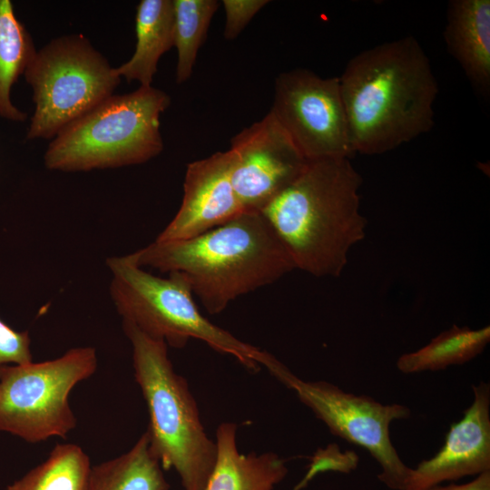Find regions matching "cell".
I'll use <instances>...</instances> for the list:
<instances>
[{
    "label": "cell",
    "instance_id": "6da1fadb",
    "mask_svg": "<svg viewBox=\"0 0 490 490\" xmlns=\"http://www.w3.org/2000/svg\"><path fill=\"white\" fill-rule=\"evenodd\" d=\"M338 79L355 154H382L432 129L438 83L414 36L357 54Z\"/></svg>",
    "mask_w": 490,
    "mask_h": 490
},
{
    "label": "cell",
    "instance_id": "7a4b0ae2",
    "mask_svg": "<svg viewBox=\"0 0 490 490\" xmlns=\"http://www.w3.org/2000/svg\"><path fill=\"white\" fill-rule=\"evenodd\" d=\"M130 254L142 268L180 274L210 314L295 270L282 242L257 211H243L189 239L154 240Z\"/></svg>",
    "mask_w": 490,
    "mask_h": 490
},
{
    "label": "cell",
    "instance_id": "3957f363",
    "mask_svg": "<svg viewBox=\"0 0 490 490\" xmlns=\"http://www.w3.org/2000/svg\"><path fill=\"white\" fill-rule=\"evenodd\" d=\"M361 184L362 177L348 158L309 162L260 211L295 269L315 277L342 274L349 251L366 236Z\"/></svg>",
    "mask_w": 490,
    "mask_h": 490
},
{
    "label": "cell",
    "instance_id": "277c9868",
    "mask_svg": "<svg viewBox=\"0 0 490 490\" xmlns=\"http://www.w3.org/2000/svg\"><path fill=\"white\" fill-rule=\"evenodd\" d=\"M132 351L134 378L149 414L150 448L162 468H173L184 490H204L213 470L216 442L204 430L187 380L176 373L168 345L122 321Z\"/></svg>",
    "mask_w": 490,
    "mask_h": 490
},
{
    "label": "cell",
    "instance_id": "5b68a950",
    "mask_svg": "<svg viewBox=\"0 0 490 490\" xmlns=\"http://www.w3.org/2000/svg\"><path fill=\"white\" fill-rule=\"evenodd\" d=\"M170 96L152 86L112 95L70 122L49 143V170L87 172L144 163L163 150L161 114Z\"/></svg>",
    "mask_w": 490,
    "mask_h": 490
},
{
    "label": "cell",
    "instance_id": "8992f818",
    "mask_svg": "<svg viewBox=\"0 0 490 490\" xmlns=\"http://www.w3.org/2000/svg\"><path fill=\"white\" fill-rule=\"evenodd\" d=\"M110 296L122 321L146 335L181 348L194 338L233 357L252 372L270 353L248 344L211 322L199 310L192 291L178 273L162 278L139 266L131 254L107 258Z\"/></svg>",
    "mask_w": 490,
    "mask_h": 490
},
{
    "label": "cell",
    "instance_id": "52a82bcc",
    "mask_svg": "<svg viewBox=\"0 0 490 490\" xmlns=\"http://www.w3.org/2000/svg\"><path fill=\"white\" fill-rule=\"evenodd\" d=\"M35 110L27 139H52L113 95L121 82L116 68L83 34L51 40L24 73Z\"/></svg>",
    "mask_w": 490,
    "mask_h": 490
},
{
    "label": "cell",
    "instance_id": "ba28073f",
    "mask_svg": "<svg viewBox=\"0 0 490 490\" xmlns=\"http://www.w3.org/2000/svg\"><path fill=\"white\" fill-rule=\"evenodd\" d=\"M97 366L94 348L77 347L54 359L0 367V431L28 443L66 437L77 423L69 395Z\"/></svg>",
    "mask_w": 490,
    "mask_h": 490
},
{
    "label": "cell",
    "instance_id": "9c48e42d",
    "mask_svg": "<svg viewBox=\"0 0 490 490\" xmlns=\"http://www.w3.org/2000/svg\"><path fill=\"white\" fill-rule=\"evenodd\" d=\"M336 436L366 449L380 465L378 479L393 490H405L411 468L400 458L390 438V425L408 418L401 404H381L365 395L346 392L327 381H306L272 356L264 366Z\"/></svg>",
    "mask_w": 490,
    "mask_h": 490
},
{
    "label": "cell",
    "instance_id": "30bf717a",
    "mask_svg": "<svg viewBox=\"0 0 490 490\" xmlns=\"http://www.w3.org/2000/svg\"><path fill=\"white\" fill-rule=\"evenodd\" d=\"M270 111L307 161L355 154L338 76L323 78L305 68L283 72Z\"/></svg>",
    "mask_w": 490,
    "mask_h": 490
},
{
    "label": "cell",
    "instance_id": "8fae6325",
    "mask_svg": "<svg viewBox=\"0 0 490 490\" xmlns=\"http://www.w3.org/2000/svg\"><path fill=\"white\" fill-rule=\"evenodd\" d=\"M229 151L231 183L243 211L260 212L309 162L270 111L234 135Z\"/></svg>",
    "mask_w": 490,
    "mask_h": 490
},
{
    "label": "cell",
    "instance_id": "7c38bea8",
    "mask_svg": "<svg viewBox=\"0 0 490 490\" xmlns=\"http://www.w3.org/2000/svg\"><path fill=\"white\" fill-rule=\"evenodd\" d=\"M472 388V404L451 425L439 451L411 468L405 490H426L490 471V386L480 382Z\"/></svg>",
    "mask_w": 490,
    "mask_h": 490
},
{
    "label": "cell",
    "instance_id": "4fadbf2b",
    "mask_svg": "<svg viewBox=\"0 0 490 490\" xmlns=\"http://www.w3.org/2000/svg\"><path fill=\"white\" fill-rule=\"evenodd\" d=\"M229 150L187 165L181 204L157 241L195 237L235 218L243 210L231 183Z\"/></svg>",
    "mask_w": 490,
    "mask_h": 490
},
{
    "label": "cell",
    "instance_id": "5bb4252c",
    "mask_svg": "<svg viewBox=\"0 0 490 490\" xmlns=\"http://www.w3.org/2000/svg\"><path fill=\"white\" fill-rule=\"evenodd\" d=\"M444 39L475 91L490 93V0H451Z\"/></svg>",
    "mask_w": 490,
    "mask_h": 490
},
{
    "label": "cell",
    "instance_id": "9a60e30c",
    "mask_svg": "<svg viewBox=\"0 0 490 490\" xmlns=\"http://www.w3.org/2000/svg\"><path fill=\"white\" fill-rule=\"evenodd\" d=\"M236 433L234 423L218 426L217 457L204 490H273L288 473L285 459L272 452L240 454Z\"/></svg>",
    "mask_w": 490,
    "mask_h": 490
},
{
    "label": "cell",
    "instance_id": "2e32d148",
    "mask_svg": "<svg viewBox=\"0 0 490 490\" xmlns=\"http://www.w3.org/2000/svg\"><path fill=\"white\" fill-rule=\"evenodd\" d=\"M173 23L172 0H142L136 11L135 51L116 67L118 74L140 86H152L161 56L174 47Z\"/></svg>",
    "mask_w": 490,
    "mask_h": 490
},
{
    "label": "cell",
    "instance_id": "e0dca14e",
    "mask_svg": "<svg viewBox=\"0 0 490 490\" xmlns=\"http://www.w3.org/2000/svg\"><path fill=\"white\" fill-rule=\"evenodd\" d=\"M489 341V326L473 329L453 325L424 347L401 355L397 368L404 374L443 370L474 359L485 349Z\"/></svg>",
    "mask_w": 490,
    "mask_h": 490
},
{
    "label": "cell",
    "instance_id": "ac0fdd59",
    "mask_svg": "<svg viewBox=\"0 0 490 490\" xmlns=\"http://www.w3.org/2000/svg\"><path fill=\"white\" fill-rule=\"evenodd\" d=\"M146 431L126 453L93 466L89 490H169Z\"/></svg>",
    "mask_w": 490,
    "mask_h": 490
},
{
    "label": "cell",
    "instance_id": "d6986e66",
    "mask_svg": "<svg viewBox=\"0 0 490 490\" xmlns=\"http://www.w3.org/2000/svg\"><path fill=\"white\" fill-rule=\"evenodd\" d=\"M36 52L30 34L15 15L12 2L0 0V116L26 120V113L11 103L10 92Z\"/></svg>",
    "mask_w": 490,
    "mask_h": 490
},
{
    "label": "cell",
    "instance_id": "ffe728a7",
    "mask_svg": "<svg viewBox=\"0 0 490 490\" xmlns=\"http://www.w3.org/2000/svg\"><path fill=\"white\" fill-rule=\"evenodd\" d=\"M92 465L73 443L56 445L45 461L7 486V490H89Z\"/></svg>",
    "mask_w": 490,
    "mask_h": 490
},
{
    "label": "cell",
    "instance_id": "44dd1931",
    "mask_svg": "<svg viewBox=\"0 0 490 490\" xmlns=\"http://www.w3.org/2000/svg\"><path fill=\"white\" fill-rule=\"evenodd\" d=\"M174 47L177 50L176 83L188 81L199 49L220 3L216 0H172Z\"/></svg>",
    "mask_w": 490,
    "mask_h": 490
},
{
    "label": "cell",
    "instance_id": "7402d4cb",
    "mask_svg": "<svg viewBox=\"0 0 490 490\" xmlns=\"http://www.w3.org/2000/svg\"><path fill=\"white\" fill-rule=\"evenodd\" d=\"M358 456L354 451H341L337 444H329L325 448H318L310 458L309 470L297 485L305 486L315 475L325 472L348 474L355 470Z\"/></svg>",
    "mask_w": 490,
    "mask_h": 490
},
{
    "label": "cell",
    "instance_id": "603a6c76",
    "mask_svg": "<svg viewBox=\"0 0 490 490\" xmlns=\"http://www.w3.org/2000/svg\"><path fill=\"white\" fill-rule=\"evenodd\" d=\"M31 339L27 331H17L0 319V367L32 361Z\"/></svg>",
    "mask_w": 490,
    "mask_h": 490
},
{
    "label": "cell",
    "instance_id": "cb8c5ba5",
    "mask_svg": "<svg viewBox=\"0 0 490 490\" xmlns=\"http://www.w3.org/2000/svg\"><path fill=\"white\" fill-rule=\"evenodd\" d=\"M268 3L267 0H223L226 16L224 38L234 40L238 37L255 15Z\"/></svg>",
    "mask_w": 490,
    "mask_h": 490
},
{
    "label": "cell",
    "instance_id": "d4e9b609",
    "mask_svg": "<svg viewBox=\"0 0 490 490\" xmlns=\"http://www.w3.org/2000/svg\"><path fill=\"white\" fill-rule=\"evenodd\" d=\"M426 490H490V471L479 474L475 479L466 484L438 485Z\"/></svg>",
    "mask_w": 490,
    "mask_h": 490
},
{
    "label": "cell",
    "instance_id": "484cf974",
    "mask_svg": "<svg viewBox=\"0 0 490 490\" xmlns=\"http://www.w3.org/2000/svg\"><path fill=\"white\" fill-rule=\"evenodd\" d=\"M294 490H299V489H297V488L295 487V489H294Z\"/></svg>",
    "mask_w": 490,
    "mask_h": 490
}]
</instances>
